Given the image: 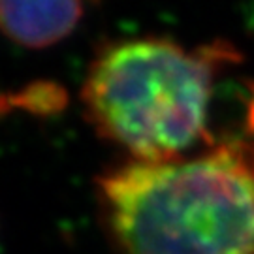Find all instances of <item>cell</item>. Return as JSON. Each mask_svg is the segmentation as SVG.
I'll use <instances>...</instances> for the list:
<instances>
[{
    "label": "cell",
    "instance_id": "cell-5",
    "mask_svg": "<svg viewBox=\"0 0 254 254\" xmlns=\"http://www.w3.org/2000/svg\"><path fill=\"white\" fill-rule=\"evenodd\" d=\"M251 96H253V98H251V102H249V113H247V119H249V130L254 134V91Z\"/></svg>",
    "mask_w": 254,
    "mask_h": 254
},
{
    "label": "cell",
    "instance_id": "cell-6",
    "mask_svg": "<svg viewBox=\"0 0 254 254\" xmlns=\"http://www.w3.org/2000/svg\"><path fill=\"white\" fill-rule=\"evenodd\" d=\"M247 145H249V154H251V160L254 166V141H247Z\"/></svg>",
    "mask_w": 254,
    "mask_h": 254
},
{
    "label": "cell",
    "instance_id": "cell-4",
    "mask_svg": "<svg viewBox=\"0 0 254 254\" xmlns=\"http://www.w3.org/2000/svg\"><path fill=\"white\" fill-rule=\"evenodd\" d=\"M21 104L28 111L34 113H49L63 108L64 92L61 87H57L53 83H36L30 85L17 96L15 104Z\"/></svg>",
    "mask_w": 254,
    "mask_h": 254
},
{
    "label": "cell",
    "instance_id": "cell-3",
    "mask_svg": "<svg viewBox=\"0 0 254 254\" xmlns=\"http://www.w3.org/2000/svg\"><path fill=\"white\" fill-rule=\"evenodd\" d=\"M81 0H0V28L25 47L42 49L77 27Z\"/></svg>",
    "mask_w": 254,
    "mask_h": 254
},
{
    "label": "cell",
    "instance_id": "cell-2",
    "mask_svg": "<svg viewBox=\"0 0 254 254\" xmlns=\"http://www.w3.org/2000/svg\"><path fill=\"white\" fill-rule=\"evenodd\" d=\"M239 61L222 40L194 49L166 38L123 40L96 55L83 104L98 134L132 160H177L217 143L209 132L215 83Z\"/></svg>",
    "mask_w": 254,
    "mask_h": 254
},
{
    "label": "cell",
    "instance_id": "cell-1",
    "mask_svg": "<svg viewBox=\"0 0 254 254\" xmlns=\"http://www.w3.org/2000/svg\"><path fill=\"white\" fill-rule=\"evenodd\" d=\"M119 254H254V166L243 139L168 162H130L98 179Z\"/></svg>",
    "mask_w": 254,
    "mask_h": 254
}]
</instances>
